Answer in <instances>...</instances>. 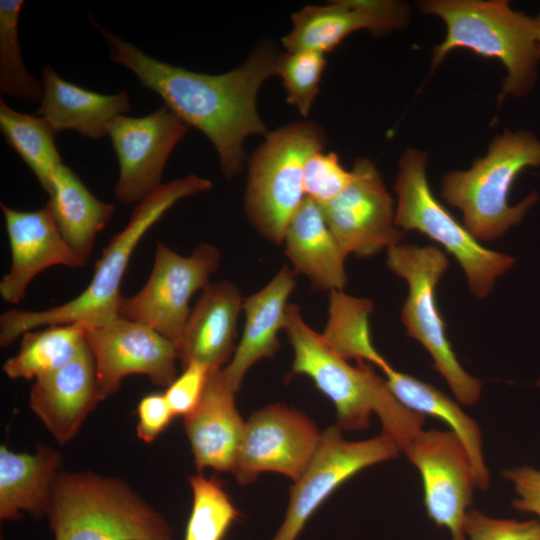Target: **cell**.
I'll list each match as a JSON object with an SVG mask.
<instances>
[{
	"label": "cell",
	"instance_id": "cell-24",
	"mask_svg": "<svg viewBox=\"0 0 540 540\" xmlns=\"http://www.w3.org/2000/svg\"><path fill=\"white\" fill-rule=\"evenodd\" d=\"M285 254L296 273L304 275L316 290H343L347 283L342 249L321 207L308 197L291 218L283 240Z\"/></svg>",
	"mask_w": 540,
	"mask_h": 540
},
{
	"label": "cell",
	"instance_id": "cell-30",
	"mask_svg": "<svg viewBox=\"0 0 540 540\" xmlns=\"http://www.w3.org/2000/svg\"><path fill=\"white\" fill-rule=\"evenodd\" d=\"M0 128L7 143L49 193L55 172L63 164L55 145L57 133L42 117L18 112L3 99L0 101Z\"/></svg>",
	"mask_w": 540,
	"mask_h": 540
},
{
	"label": "cell",
	"instance_id": "cell-17",
	"mask_svg": "<svg viewBox=\"0 0 540 540\" xmlns=\"http://www.w3.org/2000/svg\"><path fill=\"white\" fill-rule=\"evenodd\" d=\"M409 16V6L394 0H337L307 5L292 14V28L282 38V44L286 51L326 54L355 31L365 29L382 35L404 28Z\"/></svg>",
	"mask_w": 540,
	"mask_h": 540
},
{
	"label": "cell",
	"instance_id": "cell-8",
	"mask_svg": "<svg viewBox=\"0 0 540 540\" xmlns=\"http://www.w3.org/2000/svg\"><path fill=\"white\" fill-rule=\"evenodd\" d=\"M426 166L427 155L420 150L408 148L400 157L394 184L395 223L403 232L418 231L443 246L459 263L471 294L487 297L515 260L481 245L445 209L429 187Z\"/></svg>",
	"mask_w": 540,
	"mask_h": 540
},
{
	"label": "cell",
	"instance_id": "cell-36",
	"mask_svg": "<svg viewBox=\"0 0 540 540\" xmlns=\"http://www.w3.org/2000/svg\"><path fill=\"white\" fill-rule=\"evenodd\" d=\"M210 369L200 362H190L163 393L174 416H186L198 405Z\"/></svg>",
	"mask_w": 540,
	"mask_h": 540
},
{
	"label": "cell",
	"instance_id": "cell-18",
	"mask_svg": "<svg viewBox=\"0 0 540 540\" xmlns=\"http://www.w3.org/2000/svg\"><path fill=\"white\" fill-rule=\"evenodd\" d=\"M8 235L11 266L0 282L2 299L21 302L31 281L51 266L80 268L85 264L67 244L49 204L34 211H20L0 204Z\"/></svg>",
	"mask_w": 540,
	"mask_h": 540
},
{
	"label": "cell",
	"instance_id": "cell-6",
	"mask_svg": "<svg viewBox=\"0 0 540 540\" xmlns=\"http://www.w3.org/2000/svg\"><path fill=\"white\" fill-rule=\"evenodd\" d=\"M538 166L540 140L528 131H505L470 169L448 172L441 195L462 212L464 226L474 238L493 241L519 224L538 200L532 192L514 206L508 202L516 177L525 168Z\"/></svg>",
	"mask_w": 540,
	"mask_h": 540
},
{
	"label": "cell",
	"instance_id": "cell-5",
	"mask_svg": "<svg viewBox=\"0 0 540 540\" xmlns=\"http://www.w3.org/2000/svg\"><path fill=\"white\" fill-rule=\"evenodd\" d=\"M419 6L446 25L445 39L434 48L432 68L462 47L505 66L500 99L508 94L522 96L533 88L540 59L537 17L511 9L504 0H428Z\"/></svg>",
	"mask_w": 540,
	"mask_h": 540
},
{
	"label": "cell",
	"instance_id": "cell-10",
	"mask_svg": "<svg viewBox=\"0 0 540 540\" xmlns=\"http://www.w3.org/2000/svg\"><path fill=\"white\" fill-rule=\"evenodd\" d=\"M220 262L219 249L209 243L182 256L159 242L147 282L135 295H122L119 317L154 329L176 346L191 313V297L209 284Z\"/></svg>",
	"mask_w": 540,
	"mask_h": 540
},
{
	"label": "cell",
	"instance_id": "cell-22",
	"mask_svg": "<svg viewBox=\"0 0 540 540\" xmlns=\"http://www.w3.org/2000/svg\"><path fill=\"white\" fill-rule=\"evenodd\" d=\"M297 273L283 266L258 292L244 298L245 324L230 362L221 369L224 381L238 392L248 370L280 348L279 332L285 328L288 299L296 287Z\"/></svg>",
	"mask_w": 540,
	"mask_h": 540
},
{
	"label": "cell",
	"instance_id": "cell-2",
	"mask_svg": "<svg viewBox=\"0 0 540 540\" xmlns=\"http://www.w3.org/2000/svg\"><path fill=\"white\" fill-rule=\"evenodd\" d=\"M284 330L294 353L291 373L310 378L333 403L336 425L342 431L366 429L375 414L381 434L392 439L402 452L423 429L425 416L401 404L371 364L352 365L333 351L321 333L304 321L295 304L288 305Z\"/></svg>",
	"mask_w": 540,
	"mask_h": 540
},
{
	"label": "cell",
	"instance_id": "cell-15",
	"mask_svg": "<svg viewBox=\"0 0 540 540\" xmlns=\"http://www.w3.org/2000/svg\"><path fill=\"white\" fill-rule=\"evenodd\" d=\"M351 171L350 184L319 206L346 254L367 258L399 244L404 232L395 223L393 199L375 164L360 158Z\"/></svg>",
	"mask_w": 540,
	"mask_h": 540
},
{
	"label": "cell",
	"instance_id": "cell-35",
	"mask_svg": "<svg viewBox=\"0 0 540 540\" xmlns=\"http://www.w3.org/2000/svg\"><path fill=\"white\" fill-rule=\"evenodd\" d=\"M464 533L467 540H540V520L499 519L469 509L464 520Z\"/></svg>",
	"mask_w": 540,
	"mask_h": 540
},
{
	"label": "cell",
	"instance_id": "cell-11",
	"mask_svg": "<svg viewBox=\"0 0 540 540\" xmlns=\"http://www.w3.org/2000/svg\"><path fill=\"white\" fill-rule=\"evenodd\" d=\"M342 432L337 425L322 432L308 466L290 489L284 520L271 540H297L312 515L345 481L367 467L396 458L401 452L383 434L347 441Z\"/></svg>",
	"mask_w": 540,
	"mask_h": 540
},
{
	"label": "cell",
	"instance_id": "cell-29",
	"mask_svg": "<svg viewBox=\"0 0 540 540\" xmlns=\"http://www.w3.org/2000/svg\"><path fill=\"white\" fill-rule=\"evenodd\" d=\"M84 332L85 327L78 323L27 331L21 336L17 354L3 364V371L11 379H36L55 370L86 345Z\"/></svg>",
	"mask_w": 540,
	"mask_h": 540
},
{
	"label": "cell",
	"instance_id": "cell-12",
	"mask_svg": "<svg viewBox=\"0 0 540 540\" xmlns=\"http://www.w3.org/2000/svg\"><path fill=\"white\" fill-rule=\"evenodd\" d=\"M419 471L429 518L449 531L451 540H467L464 520L477 488L469 454L451 430H421L402 451Z\"/></svg>",
	"mask_w": 540,
	"mask_h": 540
},
{
	"label": "cell",
	"instance_id": "cell-20",
	"mask_svg": "<svg viewBox=\"0 0 540 540\" xmlns=\"http://www.w3.org/2000/svg\"><path fill=\"white\" fill-rule=\"evenodd\" d=\"M235 394L221 369L210 370L198 405L183 417L198 473L205 468L219 472L234 468L245 427Z\"/></svg>",
	"mask_w": 540,
	"mask_h": 540
},
{
	"label": "cell",
	"instance_id": "cell-14",
	"mask_svg": "<svg viewBox=\"0 0 540 540\" xmlns=\"http://www.w3.org/2000/svg\"><path fill=\"white\" fill-rule=\"evenodd\" d=\"M187 131L188 125L165 105L142 117H115L108 126L119 163L115 199L138 204L156 191L170 154Z\"/></svg>",
	"mask_w": 540,
	"mask_h": 540
},
{
	"label": "cell",
	"instance_id": "cell-25",
	"mask_svg": "<svg viewBox=\"0 0 540 540\" xmlns=\"http://www.w3.org/2000/svg\"><path fill=\"white\" fill-rule=\"evenodd\" d=\"M61 465V453L50 446L38 445L30 454L1 445L0 519L19 521L24 513L36 519L46 516Z\"/></svg>",
	"mask_w": 540,
	"mask_h": 540
},
{
	"label": "cell",
	"instance_id": "cell-40",
	"mask_svg": "<svg viewBox=\"0 0 540 540\" xmlns=\"http://www.w3.org/2000/svg\"><path fill=\"white\" fill-rule=\"evenodd\" d=\"M537 385L540 386V380L537 382Z\"/></svg>",
	"mask_w": 540,
	"mask_h": 540
},
{
	"label": "cell",
	"instance_id": "cell-19",
	"mask_svg": "<svg viewBox=\"0 0 540 540\" xmlns=\"http://www.w3.org/2000/svg\"><path fill=\"white\" fill-rule=\"evenodd\" d=\"M100 401L96 363L87 343L69 362L36 378L29 395L30 409L60 445L73 440Z\"/></svg>",
	"mask_w": 540,
	"mask_h": 540
},
{
	"label": "cell",
	"instance_id": "cell-37",
	"mask_svg": "<svg viewBox=\"0 0 540 540\" xmlns=\"http://www.w3.org/2000/svg\"><path fill=\"white\" fill-rule=\"evenodd\" d=\"M137 436L145 443L153 442L174 416L164 394L153 393L141 398L137 405Z\"/></svg>",
	"mask_w": 540,
	"mask_h": 540
},
{
	"label": "cell",
	"instance_id": "cell-7",
	"mask_svg": "<svg viewBox=\"0 0 540 540\" xmlns=\"http://www.w3.org/2000/svg\"><path fill=\"white\" fill-rule=\"evenodd\" d=\"M325 144V132L318 123L295 121L268 131L250 156L245 213L271 243L283 244L287 226L305 199L304 165Z\"/></svg>",
	"mask_w": 540,
	"mask_h": 540
},
{
	"label": "cell",
	"instance_id": "cell-34",
	"mask_svg": "<svg viewBox=\"0 0 540 540\" xmlns=\"http://www.w3.org/2000/svg\"><path fill=\"white\" fill-rule=\"evenodd\" d=\"M352 171L341 165L336 153H313L303 169L305 197L322 206L336 198L351 182Z\"/></svg>",
	"mask_w": 540,
	"mask_h": 540
},
{
	"label": "cell",
	"instance_id": "cell-9",
	"mask_svg": "<svg viewBox=\"0 0 540 540\" xmlns=\"http://www.w3.org/2000/svg\"><path fill=\"white\" fill-rule=\"evenodd\" d=\"M387 266L408 285L401 311L406 334L420 343L433 359L434 369L444 378L456 400L475 405L482 382L461 366L446 335L445 323L436 304L435 290L449 261L435 246L397 244L387 249Z\"/></svg>",
	"mask_w": 540,
	"mask_h": 540
},
{
	"label": "cell",
	"instance_id": "cell-31",
	"mask_svg": "<svg viewBox=\"0 0 540 540\" xmlns=\"http://www.w3.org/2000/svg\"><path fill=\"white\" fill-rule=\"evenodd\" d=\"M193 495L184 540H223L233 522L241 517L223 484L202 473L188 479Z\"/></svg>",
	"mask_w": 540,
	"mask_h": 540
},
{
	"label": "cell",
	"instance_id": "cell-39",
	"mask_svg": "<svg viewBox=\"0 0 540 540\" xmlns=\"http://www.w3.org/2000/svg\"><path fill=\"white\" fill-rule=\"evenodd\" d=\"M538 19V45H539V51H540V14L537 16Z\"/></svg>",
	"mask_w": 540,
	"mask_h": 540
},
{
	"label": "cell",
	"instance_id": "cell-13",
	"mask_svg": "<svg viewBox=\"0 0 540 540\" xmlns=\"http://www.w3.org/2000/svg\"><path fill=\"white\" fill-rule=\"evenodd\" d=\"M321 434L299 410L283 404L265 406L245 422L232 473L240 485L252 483L263 472L296 481L313 457Z\"/></svg>",
	"mask_w": 540,
	"mask_h": 540
},
{
	"label": "cell",
	"instance_id": "cell-3",
	"mask_svg": "<svg viewBox=\"0 0 540 540\" xmlns=\"http://www.w3.org/2000/svg\"><path fill=\"white\" fill-rule=\"evenodd\" d=\"M212 187L209 179L195 174L163 183L135 205L127 225L104 248L90 283L78 296L45 310L11 309L1 315V347L8 346L27 331L43 326L78 323L87 329L118 318L122 297L120 285L137 244L179 200Z\"/></svg>",
	"mask_w": 540,
	"mask_h": 540
},
{
	"label": "cell",
	"instance_id": "cell-4",
	"mask_svg": "<svg viewBox=\"0 0 540 540\" xmlns=\"http://www.w3.org/2000/svg\"><path fill=\"white\" fill-rule=\"evenodd\" d=\"M54 540H175L167 518L122 479L60 471L46 513Z\"/></svg>",
	"mask_w": 540,
	"mask_h": 540
},
{
	"label": "cell",
	"instance_id": "cell-32",
	"mask_svg": "<svg viewBox=\"0 0 540 540\" xmlns=\"http://www.w3.org/2000/svg\"><path fill=\"white\" fill-rule=\"evenodd\" d=\"M22 0L0 1V92L28 102H40L42 81L26 69L18 36Z\"/></svg>",
	"mask_w": 540,
	"mask_h": 540
},
{
	"label": "cell",
	"instance_id": "cell-38",
	"mask_svg": "<svg viewBox=\"0 0 540 540\" xmlns=\"http://www.w3.org/2000/svg\"><path fill=\"white\" fill-rule=\"evenodd\" d=\"M502 477L512 483L516 493L513 507L540 520V470L530 466L514 467L502 471Z\"/></svg>",
	"mask_w": 540,
	"mask_h": 540
},
{
	"label": "cell",
	"instance_id": "cell-26",
	"mask_svg": "<svg viewBox=\"0 0 540 540\" xmlns=\"http://www.w3.org/2000/svg\"><path fill=\"white\" fill-rule=\"evenodd\" d=\"M382 371L391 392L401 404L423 416L440 419L459 437L469 454L477 488L487 490L490 474L483 456L478 423L463 411L458 402L433 385L397 371L390 364Z\"/></svg>",
	"mask_w": 540,
	"mask_h": 540
},
{
	"label": "cell",
	"instance_id": "cell-28",
	"mask_svg": "<svg viewBox=\"0 0 540 540\" xmlns=\"http://www.w3.org/2000/svg\"><path fill=\"white\" fill-rule=\"evenodd\" d=\"M373 302L343 290L330 292L325 342L343 359L366 362L381 370L389 363L374 347L369 328Z\"/></svg>",
	"mask_w": 540,
	"mask_h": 540
},
{
	"label": "cell",
	"instance_id": "cell-23",
	"mask_svg": "<svg viewBox=\"0 0 540 540\" xmlns=\"http://www.w3.org/2000/svg\"><path fill=\"white\" fill-rule=\"evenodd\" d=\"M43 94L37 115L56 132L74 130L97 140L108 135L110 122L130 110L126 91L100 94L62 79L53 67L42 69Z\"/></svg>",
	"mask_w": 540,
	"mask_h": 540
},
{
	"label": "cell",
	"instance_id": "cell-1",
	"mask_svg": "<svg viewBox=\"0 0 540 540\" xmlns=\"http://www.w3.org/2000/svg\"><path fill=\"white\" fill-rule=\"evenodd\" d=\"M92 22L105 38L111 60L132 71L170 111L210 140L224 176L237 175L244 164L245 139L268 132L258 114L257 96L263 83L276 75L280 52L272 44H261L240 66L211 75L153 58Z\"/></svg>",
	"mask_w": 540,
	"mask_h": 540
},
{
	"label": "cell",
	"instance_id": "cell-27",
	"mask_svg": "<svg viewBox=\"0 0 540 540\" xmlns=\"http://www.w3.org/2000/svg\"><path fill=\"white\" fill-rule=\"evenodd\" d=\"M48 194L47 203L60 233L86 264L95 238L113 217L115 206L99 200L65 164L55 172Z\"/></svg>",
	"mask_w": 540,
	"mask_h": 540
},
{
	"label": "cell",
	"instance_id": "cell-21",
	"mask_svg": "<svg viewBox=\"0 0 540 540\" xmlns=\"http://www.w3.org/2000/svg\"><path fill=\"white\" fill-rule=\"evenodd\" d=\"M243 300L230 281L209 283L203 289L176 345L182 368L196 361L218 370L230 362Z\"/></svg>",
	"mask_w": 540,
	"mask_h": 540
},
{
	"label": "cell",
	"instance_id": "cell-16",
	"mask_svg": "<svg viewBox=\"0 0 540 540\" xmlns=\"http://www.w3.org/2000/svg\"><path fill=\"white\" fill-rule=\"evenodd\" d=\"M96 363L101 401L115 394L122 379L140 374L157 386L177 377L175 344L154 329L118 317L84 332Z\"/></svg>",
	"mask_w": 540,
	"mask_h": 540
},
{
	"label": "cell",
	"instance_id": "cell-33",
	"mask_svg": "<svg viewBox=\"0 0 540 540\" xmlns=\"http://www.w3.org/2000/svg\"><path fill=\"white\" fill-rule=\"evenodd\" d=\"M325 54L312 50L280 53L277 72L282 79L286 102L303 117H308L319 94L322 74L326 68Z\"/></svg>",
	"mask_w": 540,
	"mask_h": 540
}]
</instances>
